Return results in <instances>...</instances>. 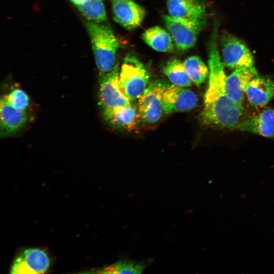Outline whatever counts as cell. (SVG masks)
<instances>
[{"label":"cell","instance_id":"obj_1","mask_svg":"<svg viewBox=\"0 0 274 274\" xmlns=\"http://www.w3.org/2000/svg\"><path fill=\"white\" fill-rule=\"evenodd\" d=\"M217 32L215 25L208 45L209 82L200 119L206 125L236 128L241 123L243 107L232 101L226 93L227 76L218 50Z\"/></svg>","mask_w":274,"mask_h":274},{"label":"cell","instance_id":"obj_2","mask_svg":"<svg viewBox=\"0 0 274 274\" xmlns=\"http://www.w3.org/2000/svg\"><path fill=\"white\" fill-rule=\"evenodd\" d=\"M86 26L97 67L102 74H106L116 65L118 40L108 26L92 21L86 23Z\"/></svg>","mask_w":274,"mask_h":274},{"label":"cell","instance_id":"obj_3","mask_svg":"<svg viewBox=\"0 0 274 274\" xmlns=\"http://www.w3.org/2000/svg\"><path fill=\"white\" fill-rule=\"evenodd\" d=\"M150 75L146 67L134 54H127L119 72V83L130 101L139 99L149 84Z\"/></svg>","mask_w":274,"mask_h":274},{"label":"cell","instance_id":"obj_4","mask_svg":"<svg viewBox=\"0 0 274 274\" xmlns=\"http://www.w3.org/2000/svg\"><path fill=\"white\" fill-rule=\"evenodd\" d=\"M164 23L177 49L185 51L192 48L198 36L205 25L206 19L188 20L162 16Z\"/></svg>","mask_w":274,"mask_h":274},{"label":"cell","instance_id":"obj_5","mask_svg":"<svg viewBox=\"0 0 274 274\" xmlns=\"http://www.w3.org/2000/svg\"><path fill=\"white\" fill-rule=\"evenodd\" d=\"M167 85L157 80L148 85L139 99L138 110L141 120L147 124L158 122L164 112L163 96Z\"/></svg>","mask_w":274,"mask_h":274},{"label":"cell","instance_id":"obj_6","mask_svg":"<svg viewBox=\"0 0 274 274\" xmlns=\"http://www.w3.org/2000/svg\"><path fill=\"white\" fill-rule=\"evenodd\" d=\"M222 61L232 70L254 67V57L247 46L239 39L228 33L221 37Z\"/></svg>","mask_w":274,"mask_h":274},{"label":"cell","instance_id":"obj_7","mask_svg":"<svg viewBox=\"0 0 274 274\" xmlns=\"http://www.w3.org/2000/svg\"><path fill=\"white\" fill-rule=\"evenodd\" d=\"M119 67L116 64L113 69L105 74L100 80L98 103L103 110L128 106L131 101L122 91L119 83Z\"/></svg>","mask_w":274,"mask_h":274},{"label":"cell","instance_id":"obj_8","mask_svg":"<svg viewBox=\"0 0 274 274\" xmlns=\"http://www.w3.org/2000/svg\"><path fill=\"white\" fill-rule=\"evenodd\" d=\"M198 101L192 90L175 85H167L163 96L164 112L167 115L188 111L194 108Z\"/></svg>","mask_w":274,"mask_h":274},{"label":"cell","instance_id":"obj_9","mask_svg":"<svg viewBox=\"0 0 274 274\" xmlns=\"http://www.w3.org/2000/svg\"><path fill=\"white\" fill-rule=\"evenodd\" d=\"M50 265L48 254L43 250L28 249L22 251L15 259L10 272L12 273H42Z\"/></svg>","mask_w":274,"mask_h":274},{"label":"cell","instance_id":"obj_10","mask_svg":"<svg viewBox=\"0 0 274 274\" xmlns=\"http://www.w3.org/2000/svg\"><path fill=\"white\" fill-rule=\"evenodd\" d=\"M113 19L128 30L140 26L146 15L145 9L131 0H110Z\"/></svg>","mask_w":274,"mask_h":274},{"label":"cell","instance_id":"obj_11","mask_svg":"<svg viewBox=\"0 0 274 274\" xmlns=\"http://www.w3.org/2000/svg\"><path fill=\"white\" fill-rule=\"evenodd\" d=\"M258 75L255 67L236 69L226 80V91L229 98L237 105L243 107L245 90L250 81Z\"/></svg>","mask_w":274,"mask_h":274},{"label":"cell","instance_id":"obj_12","mask_svg":"<svg viewBox=\"0 0 274 274\" xmlns=\"http://www.w3.org/2000/svg\"><path fill=\"white\" fill-rule=\"evenodd\" d=\"M27 117L24 112L14 108L6 96L0 102L1 134L8 136L16 133L26 122Z\"/></svg>","mask_w":274,"mask_h":274},{"label":"cell","instance_id":"obj_13","mask_svg":"<svg viewBox=\"0 0 274 274\" xmlns=\"http://www.w3.org/2000/svg\"><path fill=\"white\" fill-rule=\"evenodd\" d=\"M245 94L253 106H265L274 98V81L257 75L248 83Z\"/></svg>","mask_w":274,"mask_h":274},{"label":"cell","instance_id":"obj_14","mask_svg":"<svg viewBox=\"0 0 274 274\" xmlns=\"http://www.w3.org/2000/svg\"><path fill=\"white\" fill-rule=\"evenodd\" d=\"M105 120L117 128L131 130L135 128L141 120L138 108L130 104L113 109L103 110Z\"/></svg>","mask_w":274,"mask_h":274},{"label":"cell","instance_id":"obj_15","mask_svg":"<svg viewBox=\"0 0 274 274\" xmlns=\"http://www.w3.org/2000/svg\"><path fill=\"white\" fill-rule=\"evenodd\" d=\"M167 8L173 17L188 20L206 19L205 6L199 0H168Z\"/></svg>","mask_w":274,"mask_h":274},{"label":"cell","instance_id":"obj_16","mask_svg":"<svg viewBox=\"0 0 274 274\" xmlns=\"http://www.w3.org/2000/svg\"><path fill=\"white\" fill-rule=\"evenodd\" d=\"M236 128L267 138H274V109H265L255 116L241 122Z\"/></svg>","mask_w":274,"mask_h":274},{"label":"cell","instance_id":"obj_17","mask_svg":"<svg viewBox=\"0 0 274 274\" xmlns=\"http://www.w3.org/2000/svg\"><path fill=\"white\" fill-rule=\"evenodd\" d=\"M143 40L154 50L172 52L174 49L173 39L169 32L159 26L146 29L142 35Z\"/></svg>","mask_w":274,"mask_h":274},{"label":"cell","instance_id":"obj_18","mask_svg":"<svg viewBox=\"0 0 274 274\" xmlns=\"http://www.w3.org/2000/svg\"><path fill=\"white\" fill-rule=\"evenodd\" d=\"M163 72L173 85L184 87L192 85L184 63L179 59L168 60L163 66Z\"/></svg>","mask_w":274,"mask_h":274},{"label":"cell","instance_id":"obj_19","mask_svg":"<svg viewBox=\"0 0 274 274\" xmlns=\"http://www.w3.org/2000/svg\"><path fill=\"white\" fill-rule=\"evenodd\" d=\"M183 63L193 83L199 86L205 82L209 75V68L199 57L190 56Z\"/></svg>","mask_w":274,"mask_h":274},{"label":"cell","instance_id":"obj_20","mask_svg":"<svg viewBox=\"0 0 274 274\" xmlns=\"http://www.w3.org/2000/svg\"><path fill=\"white\" fill-rule=\"evenodd\" d=\"M78 10L89 20L99 23L107 19L106 11L102 0H87L77 6Z\"/></svg>","mask_w":274,"mask_h":274},{"label":"cell","instance_id":"obj_21","mask_svg":"<svg viewBox=\"0 0 274 274\" xmlns=\"http://www.w3.org/2000/svg\"><path fill=\"white\" fill-rule=\"evenodd\" d=\"M146 265L143 262L121 260L105 267L100 272L104 273H141Z\"/></svg>","mask_w":274,"mask_h":274},{"label":"cell","instance_id":"obj_22","mask_svg":"<svg viewBox=\"0 0 274 274\" xmlns=\"http://www.w3.org/2000/svg\"><path fill=\"white\" fill-rule=\"evenodd\" d=\"M9 102L15 109L24 112L29 104V97L23 90L16 89L5 96Z\"/></svg>","mask_w":274,"mask_h":274},{"label":"cell","instance_id":"obj_23","mask_svg":"<svg viewBox=\"0 0 274 274\" xmlns=\"http://www.w3.org/2000/svg\"><path fill=\"white\" fill-rule=\"evenodd\" d=\"M76 6L81 4L87 0H70Z\"/></svg>","mask_w":274,"mask_h":274},{"label":"cell","instance_id":"obj_24","mask_svg":"<svg viewBox=\"0 0 274 274\" xmlns=\"http://www.w3.org/2000/svg\"><path fill=\"white\" fill-rule=\"evenodd\" d=\"M246 196H247L246 194H243L241 196V197L242 198H245V197H246Z\"/></svg>","mask_w":274,"mask_h":274}]
</instances>
